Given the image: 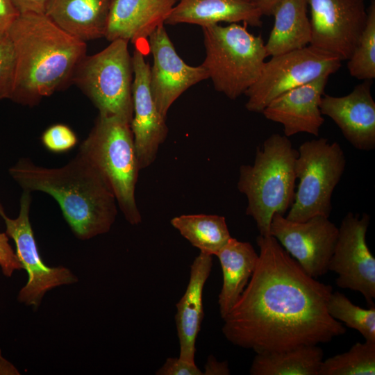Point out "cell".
<instances>
[{
	"label": "cell",
	"instance_id": "cell-1",
	"mask_svg": "<svg viewBox=\"0 0 375 375\" xmlns=\"http://www.w3.org/2000/svg\"><path fill=\"white\" fill-rule=\"evenodd\" d=\"M258 260L241 296L223 319L233 344L256 353L317 345L346 333L327 311L332 287L309 276L272 235H258Z\"/></svg>",
	"mask_w": 375,
	"mask_h": 375
},
{
	"label": "cell",
	"instance_id": "cell-15",
	"mask_svg": "<svg viewBox=\"0 0 375 375\" xmlns=\"http://www.w3.org/2000/svg\"><path fill=\"white\" fill-rule=\"evenodd\" d=\"M153 56L150 88L162 115L167 117L173 103L188 88L208 78L204 67L188 65L177 53L164 26L149 38Z\"/></svg>",
	"mask_w": 375,
	"mask_h": 375
},
{
	"label": "cell",
	"instance_id": "cell-32",
	"mask_svg": "<svg viewBox=\"0 0 375 375\" xmlns=\"http://www.w3.org/2000/svg\"><path fill=\"white\" fill-rule=\"evenodd\" d=\"M157 375H203L196 365L178 358H167L156 372Z\"/></svg>",
	"mask_w": 375,
	"mask_h": 375
},
{
	"label": "cell",
	"instance_id": "cell-12",
	"mask_svg": "<svg viewBox=\"0 0 375 375\" xmlns=\"http://www.w3.org/2000/svg\"><path fill=\"white\" fill-rule=\"evenodd\" d=\"M310 10V45L347 60L367 19L364 0H308Z\"/></svg>",
	"mask_w": 375,
	"mask_h": 375
},
{
	"label": "cell",
	"instance_id": "cell-7",
	"mask_svg": "<svg viewBox=\"0 0 375 375\" xmlns=\"http://www.w3.org/2000/svg\"><path fill=\"white\" fill-rule=\"evenodd\" d=\"M297 151L299 183L285 217L296 222L318 215L329 217L332 194L345 169V154L340 144L324 138L303 142Z\"/></svg>",
	"mask_w": 375,
	"mask_h": 375
},
{
	"label": "cell",
	"instance_id": "cell-19",
	"mask_svg": "<svg viewBox=\"0 0 375 375\" xmlns=\"http://www.w3.org/2000/svg\"><path fill=\"white\" fill-rule=\"evenodd\" d=\"M212 266V256L201 253L190 267L186 290L176 303L175 322L179 340V358L194 363L196 340L203 318V292Z\"/></svg>",
	"mask_w": 375,
	"mask_h": 375
},
{
	"label": "cell",
	"instance_id": "cell-16",
	"mask_svg": "<svg viewBox=\"0 0 375 375\" xmlns=\"http://www.w3.org/2000/svg\"><path fill=\"white\" fill-rule=\"evenodd\" d=\"M371 85V81H364L342 97L324 94L319 104L322 114L329 117L348 142L362 151L375 148V102Z\"/></svg>",
	"mask_w": 375,
	"mask_h": 375
},
{
	"label": "cell",
	"instance_id": "cell-25",
	"mask_svg": "<svg viewBox=\"0 0 375 375\" xmlns=\"http://www.w3.org/2000/svg\"><path fill=\"white\" fill-rule=\"evenodd\" d=\"M171 224L201 253L216 256L232 238L224 217L217 215H182Z\"/></svg>",
	"mask_w": 375,
	"mask_h": 375
},
{
	"label": "cell",
	"instance_id": "cell-27",
	"mask_svg": "<svg viewBox=\"0 0 375 375\" xmlns=\"http://www.w3.org/2000/svg\"><path fill=\"white\" fill-rule=\"evenodd\" d=\"M327 311L335 319L357 330L365 341L375 342V307L368 309L353 304L344 294L335 292L327 301Z\"/></svg>",
	"mask_w": 375,
	"mask_h": 375
},
{
	"label": "cell",
	"instance_id": "cell-20",
	"mask_svg": "<svg viewBox=\"0 0 375 375\" xmlns=\"http://www.w3.org/2000/svg\"><path fill=\"white\" fill-rule=\"evenodd\" d=\"M262 15L251 0H177L165 24L201 28L220 22L261 26Z\"/></svg>",
	"mask_w": 375,
	"mask_h": 375
},
{
	"label": "cell",
	"instance_id": "cell-6",
	"mask_svg": "<svg viewBox=\"0 0 375 375\" xmlns=\"http://www.w3.org/2000/svg\"><path fill=\"white\" fill-rule=\"evenodd\" d=\"M202 30L206 57L201 65L215 89L235 99L258 79L267 57L265 42L245 24H217Z\"/></svg>",
	"mask_w": 375,
	"mask_h": 375
},
{
	"label": "cell",
	"instance_id": "cell-28",
	"mask_svg": "<svg viewBox=\"0 0 375 375\" xmlns=\"http://www.w3.org/2000/svg\"><path fill=\"white\" fill-rule=\"evenodd\" d=\"M347 60V68L351 76L363 81H372L375 78L374 0H372L367 8L365 28Z\"/></svg>",
	"mask_w": 375,
	"mask_h": 375
},
{
	"label": "cell",
	"instance_id": "cell-8",
	"mask_svg": "<svg viewBox=\"0 0 375 375\" xmlns=\"http://www.w3.org/2000/svg\"><path fill=\"white\" fill-rule=\"evenodd\" d=\"M128 43L116 39L102 51L86 56L72 81L92 101L99 114L117 116L131 123L133 71Z\"/></svg>",
	"mask_w": 375,
	"mask_h": 375
},
{
	"label": "cell",
	"instance_id": "cell-26",
	"mask_svg": "<svg viewBox=\"0 0 375 375\" xmlns=\"http://www.w3.org/2000/svg\"><path fill=\"white\" fill-rule=\"evenodd\" d=\"M375 342H357L343 353L322 361L319 375H374Z\"/></svg>",
	"mask_w": 375,
	"mask_h": 375
},
{
	"label": "cell",
	"instance_id": "cell-18",
	"mask_svg": "<svg viewBox=\"0 0 375 375\" xmlns=\"http://www.w3.org/2000/svg\"><path fill=\"white\" fill-rule=\"evenodd\" d=\"M177 0H112L104 38L137 43L164 26Z\"/></svg>",
	"mask_w": 375,
	"mask_h": 375
},
{
	"label": "cell",
	"instance_id": "cell-13",
	"mask_svg": "<svg viewBox=\"0 0 375 375\" xmlns=\"http://www.w3.org/2000/svg\"><path fill=\"white\" fill-rule=\"evenodd\" d=\"M269 233L309 276L316 278L328 271L338 235V227L328 217L296 222L274 214Z\"/></svg>",
	"mask_w": 375,
	"mask_h": 375
},
{
	"label": "cell",
	"instance_id": "cell-10",
	"mask_svg": "<svg viewBox=\"0 0 375 375\" xmlns=\"http://www.w3.org/2000/svg\"><path fill=\"white\" fill-rule=\"evenodd\" d=\"M31 193L24 190L19 212L15 219L7 217L1 204L0 215L6 224V233L14 240L17 256L28 274V281L20 290L18 301L35 310L47 292L58 286L75 283L78 278L65 267H51L44 263L29 219Z\"/></svg>",
	"mask_w": 375,
	"mask_h": 375
},
{
	"label": "cell",
	"instance_id": "cell-17",
	"mask_svg": "<svg viewBox=\"0 0 375 375\" xmlns=\"http://www.w3.org/2000/svg\"><path fill=\"white\" fill-rule=\"evenodd\" d=\"M329 76H322L282 94L262 113L266 119L281 124L288 138L299 133L318 136L324 122L319 104Z\"/></svg>",
	"mask_w": 375,
	"mask_h": 375
},
{
	"label": "cell",
	"instance_id": "cell-9",
	"mask_svg": "<svg viewBox=\"0 0 375 375\" xmlns=\"http://www.w3.org/2000/svg\"><path fill=\"white\" fill-rule=\"evenodd\" d=\"M338 57L311 45L272 56L265 62L256 81L246 91V108L262 112L275 98L317 78L335 73Z\"/></svg>",
	"mask_w": 375,
	"mask_h": 375
},
{
	"label": "cell",
	"instance_id": "cell-4",
	"mask_svg": "<svg viewBox=\"0 0 375 375\" xmlns=\"http://www.w3.org/2000/svg\"><path fill=\"white\" fill-rule=\"evenodd\" d=\"M297 156L289 138L274 133L257 148L253 163L240 167L238 189L261 235H270L274 215H284L293 203Z\"/></svg>",
	"mask_w": 375,
	"mask_h": 375
},
{
	"label": "cell",
	"instance_id": "cell-33",
	"mask_svg": "<svg viewBox=\"0 0 375 375\" xmlns=\"http://www.w3.org/2000/svg\"><path fill=\"white\" fill-rule=\"evenodd\" d=\"M48 0H10L19 14H44Z\"/></svg>",
	"mask_w": 375,
	"mask_h": 375
},
{
	"label": "cell",
	"instance_id": "cell-14",
	"mask_svg": "<svg viewBox=\"0 0 375 375\" xmlns=\"http://www.w3.org/2000/svg\"><path fill=\"white\" fill-rule=\"evenodd\" d=\"M133 117L130 123L140 169L156 160L168 133L166 117L160 112L150 88V65L136 49L131 56Z\"/></svg>",
	"mask_w": 375,
	"mask_h": 375
},
{
	"label": "cell",
	"instance_id": "cell-2",
	"mask_svg": "<svg viewBox=\"0 0 375 375\" xmlns=\"http://www.w3.org/2000/svg\"><path fill=\"white\" fill-rule=\"evenodd\" d=\"M7 32L16 56L11 99L33 106L72 81L86 56L87 45L44 14H19Z\"/></svg>",
	"mask_w": 375,
	"mask_h": 375
},
{
	"label": "cell",
	"instance_id": "cell-34",
	"mask_svg": "<svg viewBox=\"0 0 375 375\" xmlns=\"http://www.w3.org/2000/svg\"><path fill=\"white\" fill-rule=\"evenodd\" d=\"M19 15L10 0H0V32L7 31Z\"/></svg>",
	"mask_w": 375,
	"mask_h": 375
},
{
	"label": "cell",
	"instance_id": "cell-3",
	"mask_svg": "<svg viewBox=\"0 0 375 375\" xmlns=\"http://www.w3.org/2000/svg\"><path fill=\"white\" fill-rule=\"evenodd\" d=\"M9 172L24 190L41 191L53 197L80 240L108 233L115 221L117 201L112 191L79 153L59 168L40 167L31 160L20 159Z\"/></svg>",
	"mask_w": 375,
	"mask_h": 375
},
{
	"label": "cell",
	"instance_id": "cell-21",
	"mask_svg": "<svg viewBox=\"0 0 375 375\" xmlns=\"http://www.w3.org/2000/svg\"><path fill=\"white\" fill-rule=\"evenodd\" d=\"M112 0H48L44 15L84 42L104 37Z\"/></svg>",
	"mask_w": 375,
	"mask_h": 375
},
{
	"label": "cell",
	"instance_id": "cell-22",
	"mask_svg": "<svg viewBox=\"0 0 375 375\" xmlns=\"http://www.w3.org/2000/svg\"><path fill=\"white\" fill-rule=\"evenodd\" d=\"M216 256L223 275L218 303L221 317L224 319L251 278L258 262V254L251 243L231 238Z\"/></svg>",
	"mask_w": 375,
	"mask_h": 375
},
{
	"label": "cell",
	"instance_id": "cell-35",
	"mask_svg": "<svg viewBox=\"0 0 375 375\" xmlns=\"http://www.w3.org/2000/svg\"><path fill=\"white\" fill-rule=\"evenodd\" d=\"M204 375H228L230 370L226 361L219 362L212 355L209 356L205 366Z\"/></svg>",
	"mask_w": 375,
	"mask_h": 375
},
{
	"label": "cell",
	"instance_id": "cell-23",
	"mask_svg": "<svg viewBox=\"0 0 375 375\" xmlns=\"http://www.w3.org/2000/svg\"><path fill=\"white\" fill-rule=\"evenodd\" d=\"M308 0H284L274 10V26L267 43V56H274L310 44L311 25Z\"/></svg>",
	"mask_w": 375,
	"mask_h": 375
},
{
	"label": "cell",
	"instance_id": "cell-5",
	"mask_svg": "<svg viewBox=\"0 0 375 375\" xmlns=\"http://www.w3.org/2000/svg\"><path fill=\"white\" fill-rule=\"evenodd\" d=\"M78 153L97 170L112 191L126 220L142 222L135 190L140 167L130 122L99 114Z\"/></svg>",
	"mask_w": 375,
	"mask_h": 375
},
{
	"label": "cell",
	"instance_id": "cell-30",
	"mask_svg": "<svg viewBox=\"0 0 375 375\" xmlns=\"http://www.w3.org/2000/svg\"><path fill=\"white\" fill-rule=\"evenodd\" d=\"M42 142L49 151L54 153L66 152L77 143L76 133L68 126L57 124L49 126L42 135Z\"/></svg>",
	"mask_w": 375,
	"mask_h": 375
},
{
	"label": "cell",
	"instance_id": "cell-31",
	"mask_svg": "<svg viewBox=\"0 0 375 375\" xmlns=\"http://www.w3.org/2000/svg\"><path fill=\"white\" fill-rule=\"evenodd\" d=\"M0 267L7 277H10L15 270L23 268L6 233H0Z\"/></svg>",
	"mask_w": 375,
	"mask_h": 375
},
{
	"label": "cell",
	"instance_id": "cell-29",
	"mask_svg": "<svg viewBox=\"0 0 375 375\" xmlns=\"http://www.w3.org/2000/svg\"><path fill=\"white\" fill-rule=\"evenodd\" d=\"M16 72V56L7 31L0 32V100L11 99Z\"/></svg>",
	"mask_w": 375,
	"mask_h": 375
},
{
	"label": "cell",
	"instance_id": "cell-11",
	"mask_svg": "<svg viewBox=\"0 0 375 375\" xmlns=\"http://www.w3.org/2000/svg\"><path fill=\"white\" fill-rule=\"evenodd\" d=\"M369 223L367 214L348 212L338 228V235L328 271L338 274V286L360 292L370 306L374 305L375 258L366 242Z\"/></svg>",
	"mask_w": 375,
	"mask_h": 375
},
{
	"label": "cell",
	"instance_id": "cell-24",
	"mask_svg": "<svg viewBox=\"0 0 375 375\" xmlns=\"http://www.w3.org/2000/svg\"><path fill=\"white\" fill-rule=\"evenodd\" d=\"M323 356V350L317 345L256 353L249 373L251 375H319Z\"/></svg>",
	"mask_w": 375,
	"mask_h": 375
},
{
	"label": "cell",
	"instance_id": "cell-37",
	"mask_svg": "<svg viewBox=\"0 0 375 375\" xmlns=\"http://www.w3.org/2000/svg\"><path fill=\"white\" fill-rule=\"evenodd\" d=\"M17 369L10 362L6 360L0 351V375H18Z\"/></svg>",
	"mask_w": 375,
	"mask_h": 375
},
{
	"label": "cell",
	"instance_id": "cell-36",
	"mask_svg": "<svg viewBox=\"0 0 375 375\" xmlns=\"http://www.w3.org/2000/svg\"><path fill=\"white\" fill-rule=\"evenodd\" d=\"M284 0H251L262 15H272L276 8Z\"/></svg>",
	"mask_w": 375,
	"mask_h": 375
}]
</instances>
